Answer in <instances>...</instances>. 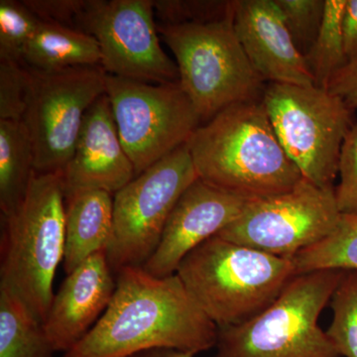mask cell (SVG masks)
I'll list each match as a JSON object with an SVG mask.
<instances>
[{"instance_id":"obj_1","label":"cell","mask_w":357,"mask_h":357,"mask_svg":"<svg viewBox=\"0 0 357 357\" xmlns=\"http://www.w3.org/2000/svg\"><path fill=\"white\" fill-rule=\"evenodd\" d=\"M109 306L63 357H131L151 349L197 354L215 349L218 326L177 274L155 277L143 267L117 272Z\"/></svg>"},{"instance_id":"obj_2","label":"cell","mask_w":357,"mask_h":357,"mask_svg":"<svg viewBox=\"0 0 357 357\" xmlns=\"http://www.w3.org/2000/svg\"><path fill=\"white\" fill-rule=\"evenodd\" d=\"M187 146L199 178L249 201L290 191L304 178L277 137L262 98L218 112Z\"/></svg>"},{"instance_id":"obj_3","label":"cell","mask_w":357,"mask_h":357,"mask_svg":"<svg viewBox=\"0 0 357 357\" xmlns=\"http://www.w3.org/2000/svg\"><path fill=\"white\" fill-rule=\"evenodd\" d=\"M176 274L218 328L255 318L297 276L292 259L218 236L185 256Z\"/></svg>"},{"instance_id":"obj_4","label":"cell","mask_w":357,"mask_h":357,"mask_svg":"<svg viewBox=\"0 0 357 357\" xmlns=\"http://www.w3.org/2000/svg\"><path fill=\"white\" fill-rule=\"evenodd\" d=\"M62 171L33 175L20 206L2 217L0 287L15 294L44 323L56 271L65 255Z\"/></svg>"},{"instance_id":"obj_5","label":"cell","mask_w":357,"mask_h":357,"mask_svg":"<svg viewBox=\"0 0 357 357\" xmlns=\"http://www.w3.org/2000/svg\"><path fill=\"white\" fill-rule=\"evenodd\" d=\"M345 270L299 274L271 306L241 325L218 328L210 357H340L319 319Z\"/></svg>"},{"instance_id":"obj_6","label":"cell","mask_w":357,"mask_h":357,"mask_svg":"<svg viewBox=\"0 0 357 357\" xmlns=\"http://www.w3.org/2000/svg\"><path fill=\"white\" fill-rule=\"evenodd\" d=\"M157 28L176 59L178 84L202 122L230 105L261 100L266 83L237 38L234 14L204 24L157 23Z\"/></svg>"},{"instance_id":"obj_7","label":"cell","mask_w":357,"mask_h":357,"mask_svg":"<svg viewBox=\"0 0 357 357\" xmlns=\"http://www.w3.org/2000/svg\"><path fill=\"white\" fill-rule=\"evenodd\" d=\"M262 102L277 137L303 177L333 185L354 112L328 89L268 83Z\"/></svg>"},{"instance_id":"obj_8","label":"cell","mask_w":357,"mask_h":357,"mask_svg":"<svg viewBox=\"0 0 357 357\" xmlns=\"http://www.w3.org/2000/svg\"><path fill=\"white\" fill-rule=\"evenodd\" d=\"M197 178L185 143L114 195V236L105 251L114 274L126 267H142L151 257L174 206Z\"/></svg>"},{"instance_id":"obj_9","label":"cell","mask_w":357,"mask_h":357,"mask_svg":"<svg viewBox=\"0 0 357 357\" xmlns=\"http://www.w3.org/2000/svg\"><path fill=\"white\" fill-rule=\"evenodd\" d=\"M105 95L136 176L185 144L202 124L178 83H144L107 74Z\"/></svg>"},{"instance_id":"obj_10","label":"cell","mask_w":357,"mask_h":357,"mask_svg":"<svg viewBox=\"0 0 357 357\" xmlns=\"http://www.w3.org/2000/svg\"><path fill=\"white\" fill-rule=\"evenodd\" d=\"M340 217L335 187H319L304 178L290 191L249 202L243 213L218 236L293 259L330 236Z\"/></svg>"},{"instance_id":"obj_11","label":"cell","mask_w":357,"mask_h":357,"mask_svg":"<svg viewBox=\"0 0 357 357\" xmlns=\"http://www.w3.org/2000/svg\"><path fill=\"white\" fill-rule=\"evenodd\" d=\"M23 122L31 137L37 173L62 171L72 157L84 115L105 93L100 66L45 72L31 69Z\"/></svg>"},{"instance_id":"obj_12","label":"cell","mask_w":357,"mask_h":357,"mask_svg":"<svg viewBox=\"0 0 357 357\" xmlns=\"http://www.w3.org/2000/svg\"><path fill=\"white\" fill-rule=\"evenodd\" d=\"M155 18L153 0H86L75 28L98 41L107 75L178 83L177 65L162 48Z\"/></svg>"},{"instance_id":"obj_13","label":"cell","mask_w":357,"mask_h":357,"mask_svg":"<svg viewBox=\"0 0 357 357\" xmlns=\"http://www.w3.org/2000/svg\"><path fill=\"white\" fill-rule=\"evenodd\" d=\"M249 202L197 178L174 206L161 241L143 269L160 278L177 273L185 256L234 222Z\"/></svg>"},{"instance_id":"obj_14","label":"cell","mask_w":357,"mask_h":357,"mask_svg":"<svg viewBox=\"0 0 357 357\" xmlns=\"http://www.w3.org/2000/svg\"><path fill=\"white\" fill-rule=\"evenodd\" d=\"M62 174L65 197L91 190L114 196L135 178L105 93L84 115L76 147Z\"/></svg>"},{"instance_id":"obj_15","label":"cell","mask_w":357,"mask_h":357,"mask_svg":"<svg viewBox=\"0 0 357 357\" xmlns=\"http://www.w3.org/2000/svg\"><path fill=\"white\" fill-rule=\"evenodd\" d=\"M234 26L249 62L265 83L314 86L274 0H236Z\"/></svg>"},{"instance_id":"obj_16","label":"cell","mask_w":357,"mask_h":357,"mask_svg":"<svg viewBox=\"0 0 357 357\" xmlns=\"http://www.w3.org/2000/svg\"><path fill=\"white\" fill-rule=\"evenodd\" d=\"M105 250L67 275L43 323L55 351L67 352L79 344L109 306L116 280Z\"/></svg>"},{"instance_id":"obj_17","label":"cell","mask_w":357,"mask_h":357,"mask_svg":"<svg viewBox=\"0 0 357 357\" xmlns=\"http://www.w3.org/2000/svg\"><path fill=\"white\" fill-rule=\"evenodd\" d=\"M66 198L64 269L70 274L91 256L109 248L114 236V196L79 191Z\"/></svg>"},{"instance_id":"obj_18","label":"cell","mask_w":357,"mask_h":357,"mask_svg":"<svg viewBox=\"0 0 357 357\" xmlns=\"http://www.w3.org/2000/svg\"><path fill=\"white\" fill-rule=\"evenodd\" d=\"M23 63L45 72L93 67L102 64V52L98 41L82 30L41 20L26 46Z\"/></svg>"},{"instance_id":"obj_19","label":"cell","mask_w":357,"mask_h":357,"mask_svg":"<svg viewBox=\"0 0 357 357\" xmlns=\"http://www.w3.org/2000/svg\"><path fill=\"white\" fill-rule=\"evenodd\" d=\"M34 149L23 121H0V210L2 217L24 199L35 172Z\"/></svg>"},{"instance_id":"obj_20","label":"cell","mask_w":357,"mask_h":357,"mask_svg":"<svg viewBox=\"0 0 357 357\" xmlns=\"http://www.w3.org/2000/svg\"><path fill=\"white\" fill-rule=\"evenodd\" d=\"M43 323L8 289L0 287V357H53Z\"/></svg>"},{"instance_id":"obj_21","label":"cell","mask_w":357,"mask_h":357,"mask_svg":"<svg viewBox=\"0 0 357 357\" xmlns=\"http://www.w3.org/2000/svg\"><path fill=\"white\" fill-rule=\"evenodd\" d=\"M347 0H326L325 16L314 44L306 55L314 86L326 89L331 79L349 64L344 49V13Z\"/></svg>"},{"instance_id":"obj_22","label":"cell","mask_w":357,"mask_h":357,"mask_svg":"<svg viewBox=\"0 0 357 357\" xmlns=\"http://www.w3.org/2000/svg\"><path fill=\"white\" fill-rule=\"evenodd\" d=\"M297 275L340 269L357 271V215H342L324 241L293 258Z\"/></svg>"},{"instance_id":"obj_23","label":"cell","mask_w":357,"mask_h":357,"mask_svg":"<svg viewBox=\"0 0 357 357\" xmlns=\"http://www.w3.org/2000/svg\"><path fill=\"white\" fill-rule=\"evenodd\" d=\"M330 305L333 319L326 335L340 357H357V271H345Z\"/></svg>"},{"instance_id":"obj_24","label":"cell","mask_w":357,"mask_h":357,"mask_svg":"<svg viewBox=\"0 0 357 357\" xmlns=\"http://www.w3.org/2000/svg\"><path fill=\"white\" fill-rule=\"evenodd\" d=\"M41 20L24 2L0 0V60L23 63L26 46Z\"/></svg>"},{"instance_id":"obj_25","label":"cell","mask_w":357,"mask_h":357,"mask_svg":"<svg viewBox=\"0 0 357 357\" xmlns=\"http://www.w3.org/2000/svg\"><path fill=\"white\" fill-rule=\"evenodd\" d=\"M157 23L165 25L204 24L229 17L236 0H153Z\"/></svg>"},{"instance_id":"obj_26","label":"cell","mask_w":357,"mask_h":357,"mask_svg":"<svg viewBox=\"0 0 357 357\" xmlns=\"http://www.w3.org/2000/svg\"><path fill=\"white\" fill-rule=\"evenodd\" d=\"M280 9L294 44L302 55H306L318 36L324 16L326 0H274Z\"/></svg>"},{"instance_id":"obj_27","label":"cell","mask_w":357,"mask_h":357,"mask_svg":"<svg viewBox=\"0 0 357 357\" xmlns=\"http://www.w3.org/2000/svg\"><path fill=\"white\" fill-rule=\"evenodd\" d=\"M29 89L27 66L0 60V121H22Z\"/></svg>"},{"instance_id":"obj_28","label":"cell","mask_w":357,"mask_h":357,"mask_svg":"<svg viewBox=\"0 0 357 357\" xmlns=\"http://www.w3.org/2000/svg\"><path fill=\"white\" fill-rule=\"evenodd\" d=\"M338 175L340 183L335 187L338 208L342 215H357V119L345 136Z\"/></svg>"},{"instance_id":"obj_29","label":"cell","mask_w":357,"mask_h":357,"mask_svg":"<svg viewBox=\"0 0 357 357\" xmlns=\"http://www.w3.org/2000/svg\"><path fill=\"white\" fill-rule=\"evenodd\" d=\"M23 2L42 21L75 27L86 0H24Z\"/></svg>"},{"instance_id":"obj_30","label":"cell","mask_w":357,"mask_h":357,"mask_svg":"<svg viewBox=\"0 0 357 357\" xmlns=\"http://www.w3.org/2000/svg\"><path fill=\"white\" fill-rule=\"evenodd\" d=\"M326 89L340 96L349 109H357V60L349 62L337 73Z\"/></svg>"},{"instance_id":"obj_31","label":"cell","mask_w":357,"mask_h":357,"mask_svg":"<svg viewBox=\"0 0 357 357\" xmlns=\"http://www.w3.org/2000/svg\"><path fill=\"white\" fill-rule=\"evenodd\" d=\"M342 28L345 54L349 63L357 60V0H347Z\"/></svg>"},{"instance_id":"obj_32","label":"cell","mask_w":357,"mask_h":357,"mask_svg":"<svg viewBox=\"0 0 357 357\" xmlns=\"http://www.w3.org/2000/svg\"><path fill=\"white\" fill-rule=\"evenodd\" d=\"M131 357H195L192 354L175 351V349H158L140 352Z\"/></svg>"}]
</instances>
